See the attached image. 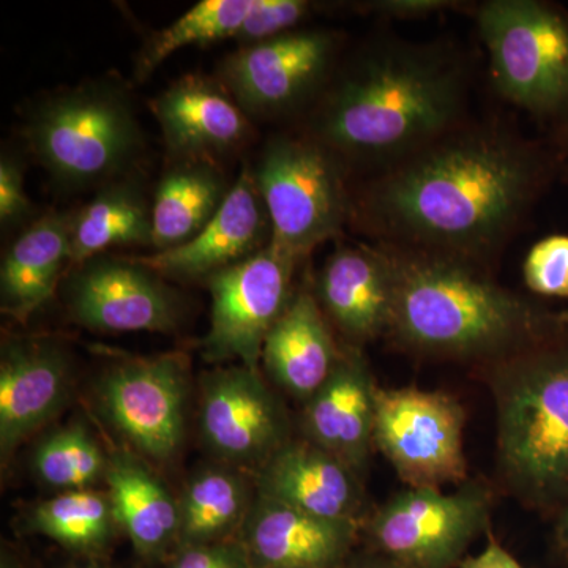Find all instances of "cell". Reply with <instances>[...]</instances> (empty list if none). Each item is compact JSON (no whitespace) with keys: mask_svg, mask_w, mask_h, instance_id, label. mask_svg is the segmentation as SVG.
<instances>
[{"mask_svg":"<svg viewBox=\"0 0 568 568\" xmlns=\"http://www.w3.org/2000/svg\"><path fill=\"white\" fill-rule=\"evenodd\" d=\"M253 0H203L178 18L173 24L153 32L142 44L134 62L138 81L148 80L174 52L190 44L233 40Z\"/></svg>","mask_w":568,"mask_h":568,"instance_id":"cell-29","label":"cell"},{"mask_svg":"<svg viewBox=\"0 0 568 568\" xmlns=\"http://www.w3.org/2000/svg\"><path fill=\"white\" fill-rule=\"evenodd\" d=\"M497 454L508 484L548 503L568 493V353L511 354L497 368Z\"/></svg>","mask_w":568,"mask_h":568,"instance_id":"cell-5","label":"cell"},{"mask_svg":"<svg viewBox=\"0 0 568 568\" xmlns=\"http://www.w3.org/2000/svg\"><path fill=\"white\" fill-rule=\"evenodd\" d=\"M489 495L467 485L452 495L407 488L366 521L372 551L410 568H455L488 526Z\"/></svg>","mask_w":568,"mask_h":568,"instance_id":"cell-8","label":"cell"},{"mask_svg":"<svg viewBox=\"0 0 568 568\" xmlns=\"http://www.w3.org/2000/svg\"><path fill=\"white\" fill-rule=\"evenodd\" d=\"M394 306L387 334L424 354L506 357L536 331L525 301L466 257L413 250L392 253Z\"/></svg>","mask_w":568,"mask_h":568,"instance_id":"cell-3","label":"cell"},{"mask_svg":"<svg viewBox=\"0 0 568 568\" xmlns=\"http://www.w3.org/2000/svg\"><path fill=\"white\" fill-rule=\"evenodd\" d=\"M465 409L444 392L376 390L375 447L409 488L440 489L466 480Z\"/></svg>","mask_w":568,"mask_h":568,"instance_id":"cell-9","label":"cell"},{"mask_svg":"<svg viewBox=\"0 0 568 568\" xmlns=\"http://www.w3.org/2000/svg\"><path fill=\"white\" fill-rule=\"evenodd\" d=\"M298 263L271 245L204 280L212 295L211 328L203 343L207 361H239L260 372L265 338L293 298Z\"/></svg>","mask_w":568,"mask_h":568,"instance_id":"cell-11","label":"cell"},{"mask_svg":"<svg viewBox=\"0 0 568 568\" xmlns=\"http://www.w3.org/2000/svg\"><path fill=\"white\" fill-rule=\"evenodd\" d=\"M339 47L335 32L297 29L239 47L216 78L250 119L283 118L323 93L334 77Z\"/></svg>","mask_w":568,"mask_h":568,"instance_id":"cell-10","label":"cell"},{"mask_svg":"<svg viewBox=\"0 0 568 568\" xmlns=\"http://www.w3.org/2000/svg\"><path fill=\"white\" fill-rule=\"evenodd\" d=\"M108 462L102 447L88 428L73 424L41 440L33 454L37 476L50 487L77 491L89 489L106 477Z\"/></svg>","mask_w":568,"mask_h":568,"instance_id":"cell-30","label":"cell"},{"mask_svg":"<svg viewBox=\"0 0 568 568\" xmlns=\"http://www.w3.org/2000/svg\"><path fill=\"white\" fill-rule=\"evenodd\" d=\"M558 320H559V323L568 325V310H567V312L560 313Z\"/></svg>","mask_w":568,"mask_h":568,"instance_id":"cell-40","label":"cell"},{"mask_svg":"<svg viewBox=\"0 0 568 568\" xmlns=\"http://www.w3.org/2000/svg\"><path fill=\"white\" fill-rule=\"evenodd\" d=\"M201 429L219 457L263 466L286 446L287 417L260 372L244 365L205 376Z\"/></svg>","mask_w":568,"mask_h":568,"instance_id":"cell-14","label":"cell"},{"mask_svg":"<svg viewBox=\"0 0 568 568\" xmlns=\"http://www.w3.org/2000/svg\"><path fill=\"white\" fill-rule=\"evenodd\" d=\"M152 200L136 175H125L71 212L69 268L118 246H152Z\"/></svg>","mask_w":568,"mask_h":568,"instance_id":"cell-26","label":"cell"},{"mask_svg":"<svg viewBox=\"0 0 568 568\" xmlns=\"http://www.w3.org/2000/svg\"><path fill=\"white\" fill-rule=\"evenodd\" d=\"M315 10V3L308 0H253L252 9L233 40L239 47H248L276 39L297 31Z\"/></svg>","mask_w":568,"mask_h":568,"instance_id":"cell-31","label":"cell"},{"mask_svg":"<svg viewBox=\"0 0 568 568\" xmlns=\"http://www.w3.org/2000/svg\"><path fill=\"white\" fill-rule=\"evenodd\" d=\"M376 390L362 355L345 353L324 386L306 399L310 443L342 459L358 476L375 448Z\"/></svg>","mask_w":568,"mask_h":568,"instance_id":"cell-19","label":"cell"},{"mask_svg":"<svg viewBox=\"0 0 568 568\" xmlns=\"http://www.w3.org/2000/svg\"><path fill=\"white\" fill-rule=\"evenodd\" d=\"M260 496L328 519L358 523V474L313 443H287L257 473Z\"/></svg>","mask_w":568,"mask_h":568,"instance_id":"cell-20","label":"cell"},{"mask_svg":"<svg viewBox=\"0 0 568 568\" xmlns=\"http://www.w3.org/2000/svg\"><path fill=\"white\" fill-rule=\"evenodd\" d=\"M478 31L497 91L534 114L568 110V18L537 0H489Z\"/></svg>","mask_w":568,"mask_h":568,"instance_id":"cell-7","label":"cell"},{"mask_svg":"<svg viewBox=\"0 0 568 568\" xmlns=\"http://www.w3.org/2000/svg\"><path fill=\"white\" fill-rule=\"evenodd\" d=\"M523 274L532 293L568 297L567 235H549L537 242L526 256Z\"/></svg>","mask_w":568,"mask_h":568,"instance_id":"cell-32","label":"cell"},{"mask_svg":"<svg viewBox=\"0 0 568 568\" xmlns=\"http://www.w3.org/2000/svg\"><path fill=\"white\" fill-rule=\"evenodd\" d=\"M317 302L336 327L362 343L387 334L394 306L390 253L342 246L325 261L317 280Z\"/></svg>","mask_w":568,"mask_h":568,"instance_id":"cell-21","label":"cell"},{"mask_svg":"<svg viewBox=\"0 0 568 568\" xmlns=\"http://www.w3.org/2000/svg\"><path fill=\"white\" fill-rule=\"evenodd\" d=\"M71 568H110V567L102 566V564H99V562H89V564H84V566H77V567H71Z\"/></svg>","mask_w":568,"mask_h":568,"instance_id":"cell-39","label":"cell"},{"mask_svg":"<svg viewBox=\"0 0 568 568\" xmlns=\"http://www.w3.org/2000/svg\"><path fill=\"white\" fill-rule=\"evenodd\" d=\"M70 357L48 336L11 338L0 357V450L7 458L65 405Z\"/></svg>","mask_w":568,"mask_h":568,"instance_id":"cell-17","label":"cell"},{"mask_svg":"<svg viewBox=\"0 0 568 568\" xmlns=\"http://www.w3.org/2000/svg\"><path fill=\"white\" fill-rule=\"evenodd\" d=\"M455 3L448 0H379L365 3V10L379 17L398 18V20H416L439 11L454 9Z\"/></svg>","mask_w":568,"mask_h":568,"instance_id":"cell-35","label":"cell"},{"mask_svg":"<svg viewBox=\"0 0 568 568\" xmlns=\"http://www.w3.org/2000/svg\"><path fill=\"white\" fill-rule=\"evenodd\" d=\"M248 489L237 474L205 469L179 500V547L227 540L248 515Z\"/></svg>","mask_w":568,"mask_h":568,"instance_id":"cell-27","label":"cell"},{"mask_svg":"<svg viewBox=\"0 0 568 568\" xmlns=\"http://www.w3.org/2000/svg\"><path fill=\"white\" fill-rule=\"evenodd\" d=\"M272 223V246L302 261L349 219L343 162L308 134L271 138L252 164Z\"/></svg>","mask_w":568,"mask_h":568,"instance_id":"cell-6","label":"cell"},{"mask_svg":"<svg viewBox=\"0 0 568 568\" xmlns=\"http://www.w3.org/2000/svg\"><path fill=\"white\" fill-rule=\"evenodd\" d=\"M28 528L70 551L97 555L108 547L119 526L110 496L77 489L33 507L28 515Z\"/></svg>","mask_w":568,"mask_h":568,"instance_id":"cell-28","label":"cell"},{"mask_svg":"<svg viewBox=\"0 0 568 568\" xmlns=\"http://www.w3.org/2000/svg\"><path fill=\"white\" fill-rule=\"evenodd\" d=\"M343 568H410L405 564L396 562V560L386 558V556L377 555L375 551L366 552V555L355 556L347 560Z\"/></svg>","mask_w":568,"mask_h":568,"instance_id":"cell-37","label":"cell"},{"mask_svg":"<svg viewBox=\"0 0 568 568\" xmlns=\"http://www.w3.org/2000/svg\"><path fill=\"white\" fill-rule=\"evenodd\" d=\"M22 134L63 190H99L133 174L144 148L132 97L114 78L48 93L29 110Z\"/></svg>","mask_w":568,"mask_h":568,"instance_id":"cell-4","label":"cell"},{"mask_svg":"<svg viewBox=\"0 0 568 568\" xmlns=\"http://www.w3.org/2000/svg\"><path fill=\"white\" fill-rule=\"evenodd\" d=\"M358 523L305 514L257 496L242 525V545L253 568H343Z\"/></svg>","mask_w":568,"mask_h":568,"instance_id":"cell-18","label":"cell"},{"mask_svg":"<svg viewBox=\"0 0 568 568\" xmlns=\"http://www.w3.org/2000/svg\"><path fill=\"white\" fill-rule=\"evenodd\" d=\"M189 362L183 354L123 358L100 377L104 416L142 457L166 462L185 433Z\"/></svg>","mask_w":568,"mask_h":568,"instance_id":"cell-12","label":"cell"},{"mask_svg":"<svg viewBox=\"0 0 568 568\" xmlns=\"http://www.w3.org/2000/svg\"><path fill=\"white\" fill-rule=\"evenodd\" d=\"M537 156L495 130L446 134L366 189V222L417 250L473 260L500 244L536 196Z\"/></svg>","mask_w":568,"mask_h":568,"instance_id":"cell-1","label":"cell"},{"mask_svg":"<svg viewBox=\"0 0 568 568\" xmlns=\"http://www.w3.org/2000/svg\"><path fill=\"white\" fill-rule=\"evenodd\" d=\"M174 160L220 163L253 140L254 126L216 77L185 74L149 102Z\"/></svg>","mask_w":568,"mask_h":568,"instance_id":"cell-15","label":"cell"},{"mask_svg":"<svg viewBox=\"0 0 568 568\" xmlns=\"http://www.w3.org/2000/svg\"><path fill=\"white\" fill-rule=\"evenodd\" d=\"M71 317L97 332H173L181 295L136 257L100 254L69 268L62 280Z\"/></svg>","mask_w":568,"mask_h":568,"instance_id":"cell-13","label":"cell"},{"mask_svg":"<svg viewBox=\"0 0 568 568\" xmlns=\"http://www.w3.org/2000/svg\"><path fill=\"white\" fill-rule=\"evenodd\" d=\"M320 302L308 291L294 294L263 347L267 372L297 398L324 386L339 358Z\"/></svg>","mask_w":568,"mask_h":568,"instance_id":"cell-23","label":"cell"},{"mask_svg":"<svg viewBox=\"0 0 568 568\" xmlns=\"http://www.w3.org/2000/svg\"><path fill=\"white\" fill-rule=\"evenodd\" d=\"M559 541L568 551V510L559 523Z\"/></svg>","mask_w":568,"mask_h":568,"instance_id":"cell-38","label":"cell"},{"mask_svg":"<svg viewBox=\"0 0 568 568\" xmlns=\"http://www.w3.org/2000/svg\"><path fill=\"white\" fill-rule=\"evenodd\" d=\"M33 204L24 189V168L20 156L2 152L0 156V224L2 231L28 226ZM36 220V219H33Z\"/></svg>","mask_w":568,"mask_h":568,"instance_id":"cell-33","label":"cell"},{"mask_svg":"<svg viewBox=\"0 0 568 568\" xmlns=\"http://www.w3.org/2000/svg\"><path fill=\"white\" fill-rule=\"evenodd\" d=\"M233 183L222 164L174 160L152 197V248L155 253L189 244L222 209Z\"/></svg>","mask_w":568,"mask_h":568,"instance_id":"cell-25","label":"cell"},{"mask_svg":"<svg viewBox=\"0 0 568 568\" xmlns=\"http://www.w3.org/2000/svg\"><path fill=\"white\" fill-rule=\"evenodd\" d=\"M170 568H253L241 540L181 547Z\"/></svg>","mask_w":568,"mask_h":568,"instance_id":"cell-34","label":"cell"},{"mask_svg":"<svg viewBox=\"0 0 568 568\" xmlns=\"http://www.w3.org/2000/svg\"><path fill=\"white\" fill-rule=\"evenodd\" d=\"M108 496L119 528L142 558H160L179 540V503L144 459L118 452L108 462Z\"/></svg>","mask_w":568,"mask_h":568,"instance_id":"cell-24","label":"cell"},{"mask_svg":"<svg viewBox=\"0 0 568 568\" xmlns=\"http://www.w3.org/2000/svg\"><path fill=\"white\" fill-rule=\"evenodd\" d=\"M271 244V216L254 181L252 164L244 163L222 209L193 241L136 260L168 278L205 280Z\"/></svg>","mask_w":568,"mask_h":568,"instance_id":"cell-16","label":"cell"},{"mask_svg":"<svg viewBox=\"0 0 568 568\" xmlns=\"http://www.w3.org/2000/svg\"><path fill=\"white\" fill-rule=\"evenodd\" d=\"M459 568H526L506 548L491 540L477 556H467Z\"/></svg>","mask_w":568,"mask_h":568,"instance_id":"cell-36","label":"cell"},{"mask_svg":"<svg viewBox=\"0 0 568 568\" xmlns=\"http://www.w3.org/2000/svg\"><path fill=\"white\" fill-rule=\"evenodd\" d=\"M71 213L48 212L32 220L7 246L0 267V310L26 323L69 272Z\"/></svg>","mask_w":568,"mask_h":568,"instance_id":"cell-22","label":"cell"},{"mask_svg":"<svg viewBox=\"0 0 568 568\" xmlns=\"http://www.w3.org/2000/svg\"><path fill=\"white\" fill-rule=\"evenodd\" d=\"M465 80L437 48L384 43L334 73L310 118V138L339 160L398 163L450 133Z\"/></svg>","mask_w":568,"mask_h":568,"instance_id":"cell-2","label":"cell"}]
</instances>
